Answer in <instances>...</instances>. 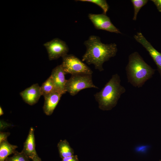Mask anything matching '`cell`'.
<instances>
[{
  "label": "cell",
  "instance_id": "1",
  "mask_svg": "<svg viewBox=\"0 0 161 161\" xmlns=\"http://www.w3.org/2000/svg\"><path fill=\"white\" fill-rule=\"evenodd\" d=\"M84 44L86 50L82 56V61H85L89 65L93 64L95 69L100 72L104 70L103 64L115 56L117 51L115 43L103 44L100 38L96 35L90 36Z\"/></svg>",
  "mask_w": 161,
  "mask_h": 161
},
{
  "label": "cell",
  "instance_id": "2",
  "mask_svg": "<svg viewBox=\"0 0 161 161\" xmlns=\"http://www.w3.org/2000/svg\"><path fill=\"white\" fill-rule=\"evenodd\" d=\"M126 70L128 82L138 88L142 87L152 77L156 70L147 64L136 52L129 55Z\"/></svg>",
  "mask_w": 161,
  "mask_h": 161
},
{
  "label": "cell",
  "instance_id": "3",
  "mask_svg": "<svg viewBox=\"0 0 161 161\" xmlns=\"http://www.w3.org/2000/svg\"><path fill=\"white\" fill-rule=\"evenodd\" d=\"M120 82V76L116 73L112 75L100 92L94 95L100 109L110 110L116 106L121 95L126 91Z\"/></svg>",
  "mask_w": 161,
  "mask_h": 161
},
{
  "label": "cell",
  "instance_id": "4",
  "mask_svg": "<svg viewBox=\"0 0 161 161\" xmlns=\"http://www.w3.org/2000/svg\"><path fill=\"white\" fill-rule=\"evenodd\" d=\"M92 88L98 89L93 83L92 75L90 74L72 75L67 80L65 85L66 92L72 96L76 95L82 90Z\"/></svg>",
  "mask_w": 161,
  "mask_h": 161
},
{
  "label": "cell",
  "instance_id": "5",
  "mask_svg": "<svg viewBox=\"0 0 161 161\" xmlns=\"http://www.w3.org/2000/svg\"><path fill=\"white\" fill-rule=\"evenodd\" d=\"M62 58L61 65L66 74L92 75L93 73L91 69L75 55L67 54Z\"/></svg>",
  "mask_w": 161,
  "mask_h": 161
},
{
  "label": "cell",
  "instance_id": "6",
  "mask_svg": "<svg viewBox=\"0 0 161 161\" xmlns=\"http://www.w3.org/2000/svg\"><path fill=\"white\" fill-rule=\"evenodd\" d=\"M50 60H56L67 54L69 48L64 41L56 38L44 44Z\"/></svg>",
  "mask_w": 161,
  "mask_h": 161
},
{
  "label": "cell",
  "instance_id": "7",
  "mask_svg": "<svg viewBox=\"0 0 161 161\" xmlns=\"http://www.w3.org/2000/svg\"><path fill=\"white\" fill-rule=\"evenodd\" d=\"M88 17L96 29L121 34L119 30L112 23L110 18L106 14L89 13Z\"/></svg>",
  "mask_w": 161,
  "mask_h": 161
},
{
  "label": "cell",
  "instance_id": "8",
  "mask_svg": "<svg viewBox=\"0 0 161 161\" xmlns=\"http://www.w3.org/2000/svg\"><path fill=\"white\" fill-rule=\"evenodd\" d=\"M134 37L135 40L141 44L148 52L156 65L161 77V53L152 46L141 32H137Z\"/></svg>",
  "mask_w": 161,
  "mask_h": 161
},
{
  "label": "cell",
  "instance_id": "9",
  "mask_svg": "<svg viewBox=\"0 0 161 161\" xmlns=\"http://www.w3.org/2000/svg\"><path fill=\"white\" fill-rule=\"evenodd\" d=\"M66 74L61 64L52 69L50 75L56 91L62 95L66 92L65 90V85L67 80L65 79V76Z\"/></svg>",
  "mask_w": 161,
  "mask_h": 161
},
{
  "label": "cell",
  "instance_id": "10",
  "mask_svg": "<svg viewBox=\"0 0 161 161\" xmlns=\"http://www.w3.org/2000/svg\"><path fill=\"white\" fill-rule=\"evenodd\" d=\"M20 94L23 100L30 105L36 103L42 95L40 86L37 83L26 88L20 92Z\"/></svg>",
  "mask_w": 161,
  "mask_h": 161
},
{
  "label": "cell",
  "instance_id": "11",
  "mask_svg": "<svg viewBox=\"0 0 161 161\" xmlns=\"http://www.w3.org/2000/svg\"><path fill=\"white\" fill-rule=\"evenodd\" d=\"M62 95L57 92H55L44 97L43 110L46 115L49 116L52 114Z\"/></svg>",
  "mask_w": 161,
  "mask_h": 161
},
{
  "label": "cell",
  "instance_id": "12",
  "mask_svg": "<svg viewBox=\"0 0 161 161\" xmlns=\"http://www.w3.org/2000/svg\"><path fill=\"white\" fill-rule=\"evenodd\" d=\"M21 151L29 159L32 160L37 154L35 150L34 129L33 127L30 129Z\"/></svg>",
  "mask_w": 161,
  "mask_h": 161
},
{
  "label": "cell",
  "instance_id": "13",
  "mask_svg": "<svg viewBox=\"0 0 161 161\" xmlns=\"http://www.w3.org/2000/svg\"><path fill=\"white\" fill-rule=\"evenodd\" d=\"M17 148V145L10 143L7 140L0 143V161H5L8 156L16 151Z\"/></svg>",
  "mask_w": 161,
  "mask_h": 161
},
{
  "label": "cell",
  "instance_id": "14",
  "mask_svg": "<svg viewBox=\"0 0 161 161\" xmlns=\"http://www.w3.org/2000/svg\"><path fill=\"white\" fill-rule=\"evenodd\" d=\"M58 148L62 158L73 155V153L68 143L66 140H61L58 143Z\"/></svg>",
  "mask_w": 161,
  "mask_h": 161
},
{
  "label": "cell",
  "instance_id": "15",
  "mask_svg": "<svg viewBox=\"0 0 161 161\" xmlns=\"http://www.w3.org/2000/svg\"><path fill=\"white\" fill-rule=\"evenodd\" d=\"M40 88L42 95L44 97L55 92H57L50 76L42 83Z\"/></svg>",
  "mask_w": 161,
  "mask_h": 161
},
{
  "label": "cell",
  "instance_id": "16",
  "mask_svg": "<svg viewBox=\"0 0 161 161\" xmlns=\"http://www.w3.org/2000/svg\"><path fill=\"white\" fill-rule=\"evenodd\" d=\"M11 157H7L5 161H30L29 158L22 151H16Z\"/></svg>",
  "mask_w": 161,
  "mask_h": 161
},
{
  "label": "cell",
  "instance_id": "17",
  "mask_svg": "<svg viewBox=\"0 0 161 161\" xmlns=\"http://www.w3.org/2000/svg\"><path fill=\"white\" fill-rule=\"evenodd\" d=\"M134 9V14L133 20H136L137 15L141 8L148 2L147 0H131Z\"/></svg>",
  "mask_w": 161,
  "mask_h": 161
},
{
  "label": "cell",
  "instance_id": "18",
  "mask_svg": "<svg viewBox=\"0 0 161 161\" xmlns=\"http://www.w3.org/2000/svg\"><path fill=\"white\" fill-rule=\"evenodd\" d=\"M75 1L89 2L94 3L100 7L103 11V13L106 14L109 8V6L105 0H78Z\"/></svg>",
  "mask_w": 161,
  "mask_h": 161
},
{
  "label": "cell",
  "instance_id": "19",
  "mask_svg": "<svg viewBox=\"0 0 161 161\" xmlns=\"http://www.w3.org/2000/svg\"><path fill=\"white\" fill-rule=\"evenodd\" d=\"M10 133L8 132H0V143L7 140V137L10 135Z\"/></svg>",
  "mask_w": 161,
  "mask_h": 161
},
{
  "label": "cell",
  "instance_id": "20",
  "mask_svg": "<svg viewBox=\"0 0 161 161\" xmlns=\"http://www.w3.org/2000/svg\"><path fill=\"white\" fill-rule=\"evenodd\" d=\"M62 161H78V160L76 156L73 155L63 158Z\"/></svg>",
  "mask_w": 161,
  "mask_h": 161
},
{
  "label": "cell",
  "instance_id": "21",
  "mask_svg": "<svg viewBox=\"0 0 161 161\" xmlns=\"http://www.w3.org/2000/svg\"><path fill=\"white\" fill-rule=\"evenodd\" d=\"M157 7L158 11L161 12V0H151Z\"/></svg>",
  "mask_w": 161,
  "mask_h": 161
},
{
  "label": "cell",
  "instance_id": "22",
  "mask_svg": "<svg viewBox=\"0 0 161 161\" xmlns=\"http://www.w3.org/2000/svg\"><path fill=\"white\" fill-rule=\"evenodd\" d=\"M33 161H41V158L37 154L32 160Z\"/></svg>",
  "mask_w": 161,
  "mask_h": 161
},
{
  "label": "cell",
  "instance_id": "23",
  "mask_svg": "<svg viewBox=\"0 0 161 161\" xmlns=\"http://www.w3.org/2000/svg\"><path fill=\"white\" fill-rule=\"evenodd\" d=\"M4 113L2 110V108L0 107V116H1L4 114Z\"/></svg>",
  "mask_w": 161,
  "mask_h": 161
},
{
  "label": "cell",
  "instance_id": "24",
  "mask_svg": "<svg viewBox=\"0 0 161 161\" xmlns=\"http://www.w3.org/2000/svg\"><path fill=\"white\" fill-rule=\"evenodd\" d=\"M159 161H161V160H159Z\"/></svg>",
  "mask_w": 161,
  "mask_h": 161
}]
</instances>
